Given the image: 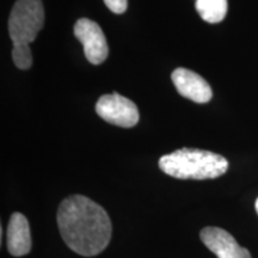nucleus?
I'll return each mask as SVG.
<instances>
[{"label": "nucleus", "instance_id": "12", "mask_svg": "<svg viewBox=\"0 0 258 258\" xmlns=\"http://www.w3.org/2000/svg\"><path fill=\"white\" fill-rule=\"evenodd\" d=\"M254 207H256V212H257V214H258V199L256 200V203H254Z\"/></svg>", "mask_w": 258, "mask_h": 258}, {"label": "nucleus", "instance_id": "6", "mask_svg": "<svg viewBox=\"0 0 258 258\" xmlns=\"http://www.w3.org/2000/svg\"><path fill=\"white\" fill-rule=\"evenodd\" d=\"M200 238L218 258H251L250 251L240 246L233 235L220 227H205L200 232Z\"/></svg>", "mask_w": 258, "mask_h": 258}, {"label": "nucleus", "instance_id": "7", "mask_svg": "<svg viewBox=\"0 0 258 258\" xmlns=\"http://www.w3.org/2000/svg\"><path fill=\"white\" fill-rule=\"evenodd\" d=\"M173 85L180 96L203 104L212 99L213 92L209 84L198 73L186 69H177L171 74Z\"/></svg>", "mask_w": 258, "mask_h": 258}, {"label": "nucleus", "instance_id": "1", "mask_svg": "<svg viewBox=\"0 0 258 258\" xmlns=\"http://www.w3.org/2000/svg\"><path fill=\"white\" fill-rule=\"evenodd\" d=\"M57 226L64 244L82 256H97L110 243L112 228L108 213L86 196L72 195L60 203Z\"/></svg>", "mask_w": 258, "mask_h": 258}, {"label": "nucleus", "instance_id": "3", "mask_svg": "<svg viewBox=\"0 0 258 258\" xmlns=\"http://www.w3.org/2000/svg\"><path fill=\"white\" fill-rule=\"evenodd\" d=\"M44 24L41 0H17L9 17V34L14 46H29Z\"/></svg>", "mask_w": 258, "mask_h": 258}, {"label": "nucleus", "instance_id": "8", "mask_svg": "<svg viewBox=\"0 0 258 258\" xmlns=\"http://www.w3.org/2000/svg\"><path fill=\"white\" fill-rule=\"evenodd\" d=\"M6 246L12 256H25L31 250V234L28 219L21 213H14L10 218L6 232Z\"/></svg>", "mask_w": 258, "mask_h": 258}, {"label": "nucleus", "instance_id": "4", "mask_svg": "<svg viewBox=\"0 0 258 258\" xmlns=\"http://www.w3.org/2000/svg\"><path fill=\"white\" fill-rule=\"evenodd\" d=\"M96 112L102 120L122 128L134 127L140 118L135 103L117 92L102 96L96 104Z\"/></svg>", "mask_w": 258, "mask_h": 258}, {"label": "nucleus", "instance_id": "10", "mask_svg": "<svg viewBox=\"0 0 258 258\" xmlns=\"http://www.w3.org/2000/svg\"><path fill=\"white\" fill-rule=\"evenodd\" d=\"M12 60L19 70H28L32 64V54L30 47L22 44L12 48Z\"/></svg>", "mask_w": 258, "mask_h": 258}, {"label": "nucleus", "instance_id": "2", "mask_svg": "<svg viewBox=\"0 0 258 258\" xmlns=\"http://www.w3.org/2000/svg\"><path fill=\"white\" fill-rule=\"evenodd\" d=\"M163 172L177 179H213L226 173L228 161L220 154L198 148H180L159 159Z\"/></svg>", "mask_w": 258, "mask_h": 258}, {"label": "nucleus", "instance_id": "9", "mask_svg": "<svg viewBox=\"0 0 258 258\" xmlns=\"http://www.w3.org/2000/svg\"><path fill=\"white\" fill-rule=\"evenodd\" d=\"M196 11L205 22L211 24L220 23L227 15V0H196Z\"/></svg>", "mask_w": 258, "mask_h": 258}, {"label": "nucleus", "instance_id": "5", "mask_svg": "<svg viewBox=\"0 0 258 258\" xmlns=\"http://www.w3.org/2000/svg\"><path fill=\"white\" fill-rule=\"evenodd\" d=\"M74 36L84 47V54L92 64H101L109 54L104 32L96 22L89 18H80L74 24Z\"/></svg>", "mask_w": 258, "mask_h": 258}, {"label": "nucleus", "instance_id": "11", "mask_svg": "<svg viewBox=\"0 0 258 258\" xmlns=\"http://www.w3.org/2000/svg\"><path fill=\"white\" fill-rule=\"evenodd\" d=\"M104 3L106 8L116 15L123 14L128 6L127 0H104Z\"/></svg>", "mask_w": 258, "mask_h": 258}]
</instances>
